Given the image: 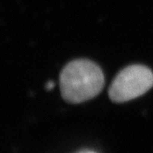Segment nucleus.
Here are the masks:
<instances>
[{
    "mask_svg": "<svg viewBox=\"0 0 153 153\" xmlns=\"http://www.w3.org/2000/svg\"><path fill=\"white\" fill-rule=\"evenodd\" d=\"M104 85L100 66L88 59L71 60L60 71V93L69 103L78 104L94 98Z\"/></svg>",
    "mask_w": 153,
    "mask_h": 153,
    "instance_id": "f257e3e1",
    "label": "nucleus"
},
{
    "mask_svg": "<svg viewBox=\"0 0 153 153\" xmlns=\"http://www.w3.org/2000/svg\"><path fill=\"white\" fill-rule=\"evenodd\" d=\"M153 87V71L144 65L134 64L121 70L109 88L110 99L117 103L138 98Z\"/></svg>",
    "mask_w": 153,
    "mask_h": 153,
    "instance_id": "f03ea898",
    "label": "nucleus"
},
{
    "mask_svg": "<svg viewBox=\"0 0 153 153\" xmlns=\"http://www.w3.org/2000/svg\"><path fill=\"white\" fill-rule=\"evenodd\" d=\"M54 87V82H51V81H49V82H47V84H46V89L47 90H50L52 88Z\"/></svg>",
    "mask_w": 153,
    "mask_h": 153,
    "instance_id": "7ed1b4c3",
    "label": "nucleus"
},
{
    "mask_svg": "<svg viewBox=\"0 0 153 153\" xmlns=\"http://www.w3.org/2000/svg\"><path fill=\"white\" fill-rule=\"evenodd\" d=\"M84 153H94V152H84Z\"/></svg>",
    "mask_w": 153,
    "mask_h": 153,
    "instance_id": "20e7f679",
    "label": "nucleus"
}]
</instances>
